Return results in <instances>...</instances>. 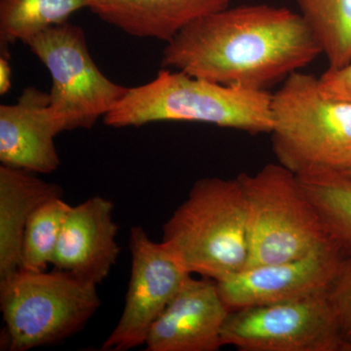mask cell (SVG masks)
Listing matches in <instances>:
<instances>
[{
    "label": "cell",
    "mask_w": 351,
    "mask_h": 351,
    "mask_svg": "<svg viewBox=\"0 0 351 351\" xmlns=\"http://www.w3.org/2000/svg\"><path fill=\"white\" fill-rule=\"evenodd\" d=\"M321 54L301 14L253 4L228 6L193 21L167 43L161 66L228 86L267 91Z\"/></svg>",
    "instance_id": "6da1fadb"
},
{
    "label": "cell",
    "mask_w": 351,
    "mask_h": 351,
    "mask_svg": "<svg viewBox=\"0 0 351 351\" xmlns=\"http://www.w3.org/2000/svg\"><path fill=\"white\" fill-rule=\"evenodd\" d=\"M272 94L228 86L176 71H160L151 82L129 88L104 117L114 128L152 122L189 121L213 124L247 133H270L274 126Z\"/></svg>",
    "instance_id": "7a4b0ae2"
},
{
    "label": "cell",
    "mask_w": 351,
    "mask_h": 351,
    "mask_svg": "<svg viewBox=\"0 0 351 351\" xmlns=\"http://www.w3.org/2000/svg\"><path fill=\"white\" fill-rule=\"evenodd\" d=\"M163 244L191 274L223 280L248 267L246 200L239 178H204L163 226Z\"/></svg>",
    "instance_id": "3957f363"
},
{
    "label": "cell",
    "mask_w": 351,
    "mask_h": 351,
    "mask_svg": "<svg viewBox=\"0 0 351 351\" xmlns=\"http://www.w3.org/2000/svg\"><path fill=\"white\" fill-rule=\"evenodd\" d=\"M272 151L297 176L351 165V103L325 96L314 75L295 71L271 99Z\"/></svg>",
    "instance_id": "277c9868"
},
{
    "label": "cell",
    "mask_w": 351,
    "mask_h": 351,
    "mask_svg": "<svg viewBox=\"0 0 351 351\" xmlns=\"http://www.w3.org/2000/svg\"><path fill=\"white\" fill-rule=\"evenodd\" d=\"M101 306L97 286L68 272L19 269L0 282L8 350L55 345L82 331Z\"/></svg>",
    "instance_id": "5b68a950"
},
{
    "label": "cell",
    "mask_w": 351,
    "mask_h": 351,
    "mask_svg": "<svg viewBox=\"0 0 351 351\" xmlns=\"http://www.w3.org/2000/svg\"><path fill=\"white\" fill-rule=\"evenodd\" d=\"M246 200L249 267L287 262L331 243L298 176L280 163L237 176Z\"/></svg>",
    "instance_id": "8992f818"
},
{
    "label": "cell",
    "mask_w": 351,
    "mask_h": 351,
    "mask_svg": "<svg viewBox=\"0 0 351 351\" xmlns=\"http://www.w3.org/2000/svg\"><path fill=\"white\" fill-rule=\"evenodd\" d=\"M25 44L49 71L50 108L62 132L89 130L128 92L97 66L78 25H53Z\"/></svg>",
    "instance_id": "52a82bcc"
},
{
    "label": "cell",
    "mask_w": 351,
    "mask_h": 351,
    "mask_svg": "<svg viewBox=\"0 0 351 351\" xmlns=\"http://www.w3.org/2000/svg\"><path fill=\"white\" fill-rule=\"evenodd\" d=\"M221 339L240 351H341L328 293L232 311Z\"/></svg>",
    "instance_id": "ba28073f"
},
{
    "label": "cell",
    "mask_w": 351,
    "mask_h": 351,
    "mask_svg": "<svg viewBox=\"0 0 351 351\" xmlns=\"http://www.w3.org/2000/svg\"><path fill=\"white\" fill-rule=\"evenodd\" d=\"M131 274L125 306L101 350L125 351L145 346L154 321L193 276L162 242L149 239L142 226L129 235Z\"/></svg>",
    "instance_id": "9c48e42d"
},
{
    "label": "cell",
    "mask_w": 351,
    "mask_h": 351,
    "mask_svg": "<svg viewBox=\"0 0 351 351\" xmlns=\"http://www.w3.org/2000/svg\"><path fill=\"white\" fill-rule=\"evenodd\" d=\"M343 256L331 242L304 257L249 267L216 283L230 311L295 301L326 294Z\"/></svg>",
    "instance_id": "30bf717a"
},
{
    "label": "cell",
    "mask_w": 351,
    "mask_h": 351,
    "mask_svg": "<svg viewBox=\"0 0 351 351\" xmlns=\"http://www.w3.org/2000/svg\"><path fill=\"white\" fill-rule=\"evenodd\" d=\"M230 313L216 281L189 276L152 324L145 350H219L223 346L221 332Z\"/></svg>",
    "instance_id": "8fae6325"
},
{
    "label": "cell",
    "mask_w": 351,
    "mask_h": 351,
    "mask_svg": "<svg viewBox=\"0 0 351 351\" xmlns=\"http://www.w3.org/2000/svg\"><path fill=\"white\" fill-rule=\"evenodd\" d=\"M113 209L112 201L101 196L71 207L53 258L54 269L96 286L107 278L120 252Z\"/></svg>",
    "instance_id": "7c38bea8"
},
{
    "label": "cell",
    "mask_w": 351,
    "mask_h": 351,
    "mask_svg": "<svg viewBox=\"0 0 351 351\" xmlns=\"http://www.w3.org/2000/svg\"><path fill=\"white\" fill-rule=\"evenodd\" d=\"M61 132L49 94L25 88L16 103L0 106V162L34 174L54 172L61 164L54 138Z\"/></svg>",
    "instance_id": "4fadbf2b"
},
{
    "label": "cell",
    "mask_w": 351,
    "mask_h": 351,
    "mask_svg": "<svg viewBox=\"0 0 351 351\" xmlns=\"http://www.w3.org/2000/svg\"><path fill=\"white\" fill-rule=\"evenodd\" d=\"M230 0H86L87 8L108 24L136 38L169 43L203 16L223 10Z\"/></svg>",
    "instance_id": "5bb4252c"
},
{
    "label": "cell",
    "mask_w": 351,
    "mask_h": 351,
    "mask_svg": "<svg viewBox=\"0 0 351 351\" xmlns=\"http://www.w3.org/2000/svg\"><path fill=\"white\" fill-rule=\"evenodd\" d=\"M34 174L0 166V282L20 269L25 228L34 210L46 201L63 196L59 184Z\"/></svg>",
    "instance_id": "9a60e30c"
},
{
    "label": "cell",
    "mask_w": 351,
    "mask_h": 351,
    "mask_svg": "<svg viewBox=\"0 0 351 351\" xmlns=\"http://www.w3.org/2000/svg\"><path fill=\"white\" fill-rule=\"evenodd\" d=\"M298 178L329 239L343 255H351V176L341 171H319Z\"/></svg>",
    "instance_id": "2e32d148"
},
{
    "label": "cell",
    "mask_w": 351,
    "mask_h": 351,
    "mask_svg": "<svg viewBox=\"0 0 351 351\" xmlns=\"http://www.w3.org/2000/svg\"><path fill=\"white\" fill-rule=\"evenodd\" d=\"M86 0H0V41L7 46L27 43L39 32L63 24Z\"/></svg>",
    "instance_id": "e0dca14e"
},
{
    "label": "cell",
    "mask_w": 351,
    "mask_h": 351,
    "mask_svg": "<svg viewBox=\"0 0 351 351\" xmlns=\"http://www.w3.org/2000/svg\"><path fill=\"white\" fill-rule=\"evenodd\" d=\"M329 69L351 62V0H295Z\"/></svg>",
    "instance_id": "ac0fdd59"
},
{
    "label": "cell",
    "mask_w": 351,
    "mask_h": 351,
    "mask_svg": "<svg viewBox=\"0 0 351 351\" xmlns=\"http://www.w3.org/2000/svg\"><path fill=\"white\" fill-rule=\"evenodd\" d=\"M71 207L59 196L34 210L25 228L20 269L44 271L48 265H52L60 234Z\"/></svg>",
    "instance_id": "d6986e66"
},
{
    "label": "cell",
    "mask_w": 351,
    "mask_h": 351,
    "mask_svg": "<svg viewBox=\"0 0 351 351\" xmlns=\"http://www.w3.org/2000/svg\"><path fill=\"white\" fill-rule=\"evenodd\" d=\"M341 339V351H351V255L343 256L328 291Z\"/></svg>",
    "instance_id": "ffe728a7"
},
{
    "label": "cell",
    "mask_w": 351,
    "mask_h": 351,
    "mask_svg": "<svg viewBox=\"0 0 351 351\" xmlns=\"http://www.w3.org/2000/svg\"><path fill=\"white\" fill-rule=\"evenodd\" d=\"M318 82L325 96L351 103V62L341 69H328Z\"/></svg>",
    "instance_id": "44dd1931"
},
{
    "label": "cell",
    "mask_w": 351,
    "mask_h": 351,
    "mask_svg": "<svg viewBox=\"0 0 351 351\" xmlns=\"http://www.w3.org/2000/svg\"><path fill=\"white\" fill-rule=\"evenodd\" d=\"M12 68L9 62L8 55L2 53L0 57V94L4 95L10 90Z\"/></svg>",
    "instance_id": "7402d4cb"
},
{
    "label": "cell",
    "mask_w": 351,
    "mask_h": 351,
    "mask_svg": "<svg viewBox=\"0 0 351 351\" xmlns=\"http://www.w3.org/2000/svg\"><path fill=\"white\" fill-rule=\"evenodd\" d=\"M341 172H343L346 173V174L351 176V165L350 166V167L346 168V170L341 171Z\"/></svg>",
    "instance_id": "603a6c76"
}]
</instances>
